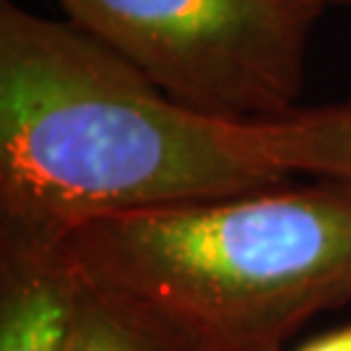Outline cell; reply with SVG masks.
<instances>
[{"instance_id": "1", "label": "cell", "mask_w": 351, "mask_h": 351, "mask_svg": "<svg viewBox=\"0 0 351 351\" xmlns=\"http://www.w3.org/2000/svg\"><path fill=\"white\" fill-rule=\"evenodd\" d=\"M289 177L252 120L195 112L73 21L0 0V245L60 247L107 216Z\"/></svg>"}, {"instance_id": "2", "label": "cell", "mask_w": 351, "mask_h": 351, "mask_svg": "<svg viewBox=\"0 0 351 351\" xmlns=\"http://www.w3.org/2000/svg\"><path fill=\"white\" fill-rule=\"evenodd\" d=\"M63 247L88 287L190 351H281L351 302V188L317 180L120 213Z\"/></svg>"}, {"instance_id": "3", "label": "cell", "mask_w": 351, "mask_h": 351, "mask_svg": "<svg viewBox=\"0 0 351 351\" xmlns=\"http://www.w3.org/2000/svg\"><path fill=\"white\" fill-rule=\"evenodd\" d=\"M81 26L180 104L221 120L297 110L328 0H60Z\"/></svg>"}, {"instance_id": "4", "label": "cell", "mask_w": 351, "mask_h": 351, "mask_svg": "<svg viewBox=\"0 0 351 351\" xmlns=\"http://www.w3.org/2000/svg\"><path fill=\"white\" fill-rule=\"evenodd\" d=\"M78 297L63 245H0V351H71Z\"/></svg>"}, {"instance_id": "5", "label": "cell", "mask_w": 351, "mask_h": 351, "mask_svg": "<svg viewBox=\"0 0 351 351\" xmlns=\"http://www.w3.org/2000/svg\"><path fill=\"white\" fill-rule=\"evenodd\" d=\"M265 156L287 175L302 172L351 188V99L252 120Z\"/></svg>"}, {"instance_id": "6", "label": "cell", "mask_w": 351, "mask_h": 351, "mask_svg": "<svg viewBox=\"0 0 351 351\" xmlns=\"http://www.w3.org/2000/svg\"><path fill=\"white\" fill-rule=\"evenodd\" d=\"M71 351H190L125 302L81 278Z\"/></svg>"}, {"instance_id": "7", "label": "cell", "mask_w": 351, "mask_h": 351, "mask_svg": "<svg viewBox=\"0 0 351 351\" xmlns=\"http://www.w3.org/2000/svg\"><path fill=\"white\" fill-rule=\"evenodd\" d=\"M297 351H351V323L333 328V330H328L323 336L307 341Z\"/></svg>"}, {"instance_id": "8", "label": "cell", "mask_w": 351, "mask_h": 351, "mask_svg": "<svg viewBox=\"0 0 351 351\" xmlns=\"http://www.w3.org/2000/svg\"><path fill=\"white\" fill-rule=\"evenodd\" d=\"M328 3H351V0H328Z\"/></svg>"}]
</instances>
